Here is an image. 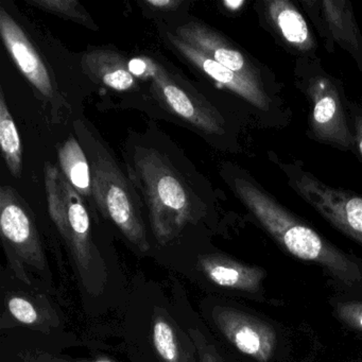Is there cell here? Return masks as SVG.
I'll return each instance as SVG.
<instances>
[{"instance_id": "6da1fadb", "label": "cell", "mask_w": 362, "mask_h": 362, "mask_svg": "<svg viewBox=\"0 0 362 362\" xmlns=\"http://www.w3.org/2000/svg\"><path fill=\"white\" fill-rule=\"evenodd\" d=\"M129 175L143 194L156 243L167 245L198 218L192 192L164 154L136 148Z\"/></svg>"}, {"instance_id": "7a4b0ae2", "label": "cell", "mask_w": 362, "mask_h": 362, "mask_svg": "<svg viewBox=\"0 0 362 362\" xmlns=\"http://www.w3.org/2000/svg\"><path fill=\"white\" fill-rule=\"evenodd\" d=\"M234 189L262 226L292 255L321 264L346 285L353 286L361 281V271L355 262L293 217L259 187L237 177Z\"/></svg>"}, {"instance_id": "3957f363", "label": "cell", "mask_w": 362, "mask_h": 362, "mask_svg": "<svg viewBox=\"0 0 362 362\" xmlns=\"http://www.w3.org/2000/svg\"><path fill=\"white\" fill-rule=\"evenodd\" d=\"M75 130L90 163L97 207L137 251L147 253L150 243L134 185L109 148L86 122L77 120Z\"/></svg>"}, {"instance_id": "277c9868", "label": "cell", "mask_w": 362, "mask_h": 362, "mask_svg": "<svg viewBox=\"0 0 362 362\" xmlns=\"http://www.w3.org/2000/svg\"><path fill=\"white\" fill-rule=\"evenodd\" d=\"M44 173L48 211L66 245L76 275L88 293H99L107 272L83 198L54 165L46 164Z\"/></svg>"}, {"instance_id": "5b68a950", "label": "cell", "mask_w": 362, "mask_h": 362, "mask_svg": "<svg viewBox=\"0 0 362 362\" xmlns=\"http://www.w3.org/2000/svg\"><path fill=\"white\" fill-rule=\"evenodd\" d=\"M0 233L8 264L16 279L31 285L35 272L52 285L43 241L33 211L11 186L0 188Z\"/></svg>"}, {"instance_id": "8992f818", "label": "cell", "mask_w": 362, "mask_h": 362, "mask_svg": "<svg viewBox=\"0 0 362 362\" xmlns=\"http://www.w3.org/2000/svg\"><path fill=\"white\" fill-rule=\"evenodd\" d=\"M150 80L152 95L167 111L207 134H223L219 112L203 97L186 90L162 65L156 62Z\"/></svg>"}, {"instance_id": "52a82bcc", "label": "cell", "mask_w": 362, "mask_h": 362, "mask_svg": "<svg viewBox=\"0 0 362 362\" xmlns=\"http://www.w3.org/2000/svg\"><path fill=\"white\" fill-rule=\"evenodd\" d=\"M209 315L218 332L243 355L260 362L272 357L276 347V332L266 322L222 304L214 305Z\"/></svg>"}, {"instance_id": "ba28073f", "label": "cell", "mask_w": 362, "mask_h": 362, "mask_svg": "<svg viewBox=\"0 0 362 362\" xmlns=\"http://www.w3.org/2000/svg\"><path fill=\"white\" fill-rule=\"evenodd\" d=\"M292 185L330 223L362 243V198L330 187L307 173L294 177Z\"/></svg>"}, {"instance_id": "9c48e42d", "label": "cell", "mask_w": 362, "mask_h": 362, "mask_svg": "<svg viewBox=\"0 0 362 362\" xmlns=\"http://www.w3.org/2000/svg\"><path fill=\"white\" fill-rule=\"evenodd\" d=\"M0 35L21 73L42 96L54 100L57 88L47 65L26 33L4 8L0 9Z\"/></svg>"}, {"instance_id": "30bf717a", "label": "cell", "mask_w": 362, "mask_h": 362, "mask_svg": "<svg viewBox=\"0 0 362 362\" xmlns=\"http://www.w3.org/2000/svg\"><path fill=\"white\" fill-rule=\"evenodd\" d=\"M313 99L311 129L321 139L343 148H349L354 139L347 126L338 90L327 78H315L309 84Z\"/></svg>"}, {"instance_id": "8fae6325", "label": "cell", "mask_w": 362, "mask_h": 362, "mask_svg": "<svg viewBox=\"0 0 362 362\" xmlns=\"http://www.w3.org/2000/svg\"><path fill=\"white\" fill-rule=\"evenodd\" d=\"M175 35L222 66L252 81L262 83L259 71L245 54L207 25L199 22L187 23L177 28Z\"/></svg>"}, {"instance_id": "7c38bea8", "label": "cell", "mask_w": 362, "mask_h": 362, "mask_svg": "<svg viewBox=\"0 0 362 362\" xmlns=\"http://www.w3.org/2000/svg\"><path fill=\"white\" fill-rule=\"evenodd\" d=\"M169 42L175 50L187 60L190 64L194 65L197 69L211 78V80L232 90L238 96L243 97L247 103L260 110H268L270 105V99L267 96L266 92L262 88V83L252 81L238 74L234 73L230 69L222 66L213 59L203 54L202 52L192 48L185 42L180 40L175 33H167Z\"/></svg>"}, {"instance_id": "4fadbf2b", "label": "cell", "mask_w": 362, "mask_h": 362, "mask_svg": "<svg viewBox=\"0 0 362 362\" xmlns=\"http://www.w3.org/2000/svg\"><path fill=\"white\" fill-rule=\"evenodd\" d=\"M196 271L215 287L247 293L259 291L266 277L259 267L249 266L219 253L199 255Z\"/></svg>"}, {"instance_id": "5bb4252c", "label": "cell", "mask_w": 362, "mask_h": 362, "mask_svg": "<svg viewBox=\"0 0 362 362\" xmlns=\"http://www.w3.org/2000/svg\"><path fill=\"white\" fill-rule=\"evenodd\" d=\"M4 317L18 325L49 334L60 326L61 319L52 303L44 296L25 291H8L4 298Z\"/></svg>"}, {"instance_id": "9a60e30c", "label": "cell", "mask_w": 362, "mask_h": 362, "mask_svg": "<svg viewBox=\"0 0 362 362\" xmlns=\"http://www.w3.org/2000/svg\"><path fill=\"white\" fill-rule=\"evenodd\" d=\"M84 73L96 83L118 92L139 88V81L129 71V60L115 50L94 48L81 61Z\"/></svg>"}, {"instance_id": "2e32d148", "label": "cell", "mask_w": 362, "mask_h": 362, "mask_svg": "<svg viewBox=\"0 0 362 362\" xmlns=\"http://www.w3.org/2000/svg\"><path fill=\"white\" fill-rule=\"evenodd\" d=\"M270 20L284 39L300 52L313 49V40L306 21L287 0H273L267 4Z\"/></svg>"}, {"instance_id": "e0dca14e", "label": "cell", "mask_w": 362, "mask_h": 362, "mask_svg": "<svg viewBox=\"0 0 362 362\" xmlns=\"http://www.w3.org/2000/svg\"><path fill=\"white\" fill-rule=\"evenodd\" d=\"M63 175L82 198L93 197L92 171L88 156L77 139L71 137L59 149Z\"/></svg>"}, {"instance_id": "ac0fdd59", "label": "cell", "mask_w": 362, "mask_h": 362, "mask_svg": "<svg viewBox=\"0 0 362 362\" xmlns=\"http://www.w3.org/2000/svg\"><path fill=\"white\" fill-rule=\"evenodd\" d=\"M152 343L160 362H189L179 329L160 311H156L152 323Z\"/></svg>"}, {"instance_id": "d6986e66", "label": "cell", "mask_w": 362, "mask_h": 362, "mask_svg": "<svg viewBox=\"0 0 362 362\" xmlns=\"http://www.w3.org/2000/svg\"><path fill=\"white\" fill-rule=\"evenodd\" d=\"M0 145L10 173L18 179L23 169L22 143L3 88H0Z\"/></svg>"}, {"instance_id": "ffe728a7", "label": "cell", "mask_w": 362, "mask_h": 362, "mask_svg": "<svg viewBox=\"0 0 362 362\" xmlns=\"http://www.w3.org/2000/svg\"><path fill=\"white\" fill-rule=\"evenodd\" d=\"M324 13L330 30L338 41L357 48V30L353 16L344 1H324Z\"/></svg>"}, {"instance_id": "44dd1931", "label": "cell", "mask_w": 362, "mask_h": 362, "mask_svg": "<svg viewBox=\"0 0 362 362\" xmlns=\"http://www.w3.org/2000/svg\"><path fill=\"white\" fill-rule=\"evenodd\" d=\"M28 4L42 11L73 21L92 30H98L88 10L77 0H28Z\"/></svg>"}, {"instance_id": "7402d4cb", "label": "cell", "mask_w": 362, "mask_h": 362, "mask_svg": "<svg viewBox=\"0 0 362 362\" xmlns=\"http://www.w3.org/2000/svg\"><path fill=\"white\" fill-rule=\"evenodd\" d=\"M188 334L194 344L199 362H226L218 353L217 349L205 338L204 334L198 328H190Z\"/></svg>"}, {"instance_id": "603a6c76", "label": "cell", "mask_w": 362, "mask_h": 362, "mask_svg": "<svg viewBox=\"0 0 362 362\" xmlns=\"http://www.w3.org/2000/svg\"><path fill=\"white\" fill-rule=\"evenodd\" d=\"M21 359L24 362H117L105 357L93 358H71L64 356L54 355V354L44 353V351H33V353H23L20 355Z\"/></svg>"}, {"instance_id": "cb8c5ba5", "label": "cell", "mask_w": 362, "mask_h": 362, "mask_svg": "<svg viewBox=\"0 0 362 362\" xmlns=\"http://www.w3.org/2000/svg\"><path fill=\"white\" fill-rule=\"evenodd\" d=\"M337 313L347 325L362 332V303H339Z\"/></svg>"}, {"instance_id": "d4e9b609", "label": "cell", "mask_w": 362, "mask_h": 362, "mask_svg": "<svg viewBox=\"0 0 362 362\" xmlns=\"http://www.w3.org/2000/svg\"><path fill=\"white\" fill-rule=\"evenodd\" d=\"M156 61L149 58H133L129 60V71L136 79H151Z\"/></svg>"}, {"instance_id": "484cf974", "label": "cell", "mask_w": 362, "mask_h": 362, "mask_svg": "<svg viewBox=\"0 0 362 362\" xmlns=\"http://www.w3.org/2000/svg\"><path fill=\"white\" fill-rule=\"evenodd\" d=\"M145 4L150 9L156 10V11H173V10L179 9L183 5V1H177V0H146Z\"/></svg>"}, {"instance_id": "4316f807", "label": "cell", "mask_w": 362, "mask_h": 362, "mask_svg": "<svg viewBox=\"0 0 362 362\" xmlns=\"http://www.w3.org/2000/svg\"><path fill=\"white\" fill-rule=\"evenodd\" d=\"M356 143L359 148L360 153L362 154V116H357L355 119Z\"/></svg>"}]
</instances>
